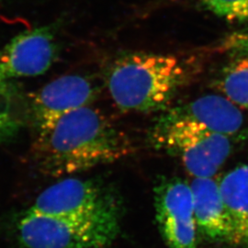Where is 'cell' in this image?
<instances>
[{
  "label": "cell",
  "mask_w": 248,
  "mask_h": 248,
  "mask_svg": "<svg viewBox=\"0 0 248 248\" xmlns=\"http://www.w3.org/2000/svg\"><path fill=\"white\" fill-rule=\"evenodd\" d=\"M34 148L44 173L66 177L122 159L131 154L132 145L106 116L86 106L39 133Z\"/></svg>",
  "instance_id": "obj_1"
},
{
  "label": "cell",
  "mask_w": 248,
  "mask_h": 248,
  "mask_svg": "<svg viewBox=\"0 0 248 248\" xmlns=\"http://www.w3.org/2000/svg\"><path fill=\"white\" fill-rule=\"evenodd\" d=\"M190 62L173 54L126 53L107 73V88L124 112H151L167 108L191 78Z\"/></svg>",
  "instance_id": "obj_2"
},
{
  "label": "cell",
  "mask_w": 248,
  "mask_h": 248,
  "mask_svg": "<svg viewBox=\"0 0 248 248\" xmlns=\"http://www.w3.org/2000/svg\"><path fill=\"white\" fill-rule=\"evenodd\" d=\"M150 140L158 149L178 157L194 177H212L232 151L231 137L169 118L165 113L154 124Z\"/></svg>",
  "instance_id": "obj_3"
},
{
  "label": "cell",
  "mask_w": 248,
  "mask_h": 248,
  "mask_svg": "<svg viewBox=\"0 0 248 248\" xmlns=\"http://www.w3.org/2000/svg\"><path fill=\"white\" fill-rule=\"evenodd\" d=\"M121 219L73 220L25 213L17 226L18 248H106Z\"/></svg>",
  "instance_id": "obj_4"
},
{
  "label": "cell",
  "mask_w": 248,
  "mask_h": 248,
  "mask_svg": "<svg viewBox=\"0 0 248 248\" xmlns=\"http://www.w3.org/2000/svg\"><path fill=\"white\" fill-rule=\"evenodd\" d=\"M27 213L73 220L121 219L122 206L108 186L70 177L45 189Z\"/></svg>",
  "instance_id": "obj_5"
},
{
  "label": "cell",
  "mask_w": 248,
  "mask_h": 248,
  "mask_svg": "<svg viewBox=\"0 0 248 248\" xmlns=\"http://www.w3.org/2000/svg\"><path fill=\"white\" fill-rule=\"evenodd\" d=\"M155 207L161 234L169 248H198L189 184L177 177L161 180L155 188Z\"/></svg>",
  "instance_id": "obj_6"
},
{
  "label": "cell",
  "mask_w": 248,
  "mask_h": 248,
  "mask_svg": "<svg viewBox=\"0 0 248 248\" xmlns=\"http://www.w3.org/2000/svg\"><path fill=\"white\" fill-rule=\"evenodd\" d=\"M56 45L50 29L41 27L15 36L0 51V87L9 82L42 75L53 64Z\"/></svg>",
  "instance_id": "obj_7"
},
{
  "label": "cell",
  "mask_w": 248,
  "mask_h": 248,
  "mask_svg": "<svg viewBox=\"0 0 248 248\" xmlns=\"http://www.w3.org/2000/svg\"><path fill=\"white\" fill-rule=\"evenodd\" d=\"M96 94L94 84L79 75L63 76L47 84L36 93L31 105L38 133L47 131L72 111L89 106Z\"/></svg>",
  "instance_id": "obj_8"
},
{
  "label": "cell",
  "mask_w": 248,
  "mask_h": 248,
  "mask_svg": "<svg viewBox=\"0 0 248 248\" xmlns=\"http://www.w3.org/2000/svg\"><path fill=\"white\" fill-rule=\"evenodd\" d=\"M165 114L171 119L229 137L238 133L244 124V116L239 107L218 95L196 98L170 108Z\"/></svg>",
  "instance_id": "obj_9"
},
{
  "label": "cell",
  "mask_w": 248,
  "mask_h": 248,
  "mask_svg": "<svg viewBox=\"0 0 248 248\" xmlns=\"http://www.w3.org/2000/svg\"><path fill=\"white\" fill-rule=\"evenodd\" d=\"M189 185L197 228L208 239L229 242L230 221L219 182L213 177H194Z\"/></svg>",
  "instance_id": "obj_10"
},
{
  "label": "cell",
  "mask_w": 248,
  "mask_h": 248,
  "mask_svg": "<svg viewBox=\"0 0 248 248\" xmlns=\"http://www.w3.org/2000/svg\"><path fill=\"white\" fill-rule=\"evenodd\" d=\"M231 225L230 243L248 247V165L226 173L219 181Z\"/></svg>",
  "instance_id": "obj_11"
},
{
  "label": "cell",
  "mask_w": 248,
  "mask_h": 248,
  "mask_svg": "<svg viewBox=\"0 0 248 248\" xmlns=\"http://www.w3.org/2000/svg\"><path fill=\"white\" fill-rule=\"evenodd\" d=\"M232 59L218 75L215 86L233 104L248 108V58Z\"/></svg>",
  "instance_id": "obj_12"
},
{
  "label": "cell",
  "mask_w": 248,
  "mask_h": 248,
  "mask_svg": "<svg viewBox=\"0 0 248 248\" xmlns=\"http://www.w3.org/2000/svg\"><path fill=\"white\" fill-rule=\"evenodd\" d=\"M205 9L230 21L248 20V0H200Z\"/></svg>",
  "instance_id": "obj_13"
},
{
  "label": "cell",
  "mask_w": 248,
  "mask_h": 248,
  "mask_svg": "<svg viewBox=\"0 0 248 248\" xmlns=\"http://www.w3.org/2000/svg\"><path fill=\"white\" fill-rule=\"evenodd\" d=\"M18 119L13 110L9 89L0 87V142L8 140L16 132Z\"/></svg>",
  "instance_id": "obj_14"
},
{
  "label": "cell",
  "mask_w": 248,
  "mask_h": 248,
  "mask_svg": "<svg viewBox=\"0 0 248 248\" xmlns=\"http://www.w3.org/2000/svg\"><path fill=\"white\" fill-rule=\"evenodd\" d=\"M222 49L232 57L248 58V29L226 36L222 41Z\"/></svg>",
  "instance_id": "obj_15"
}]
</instances>
